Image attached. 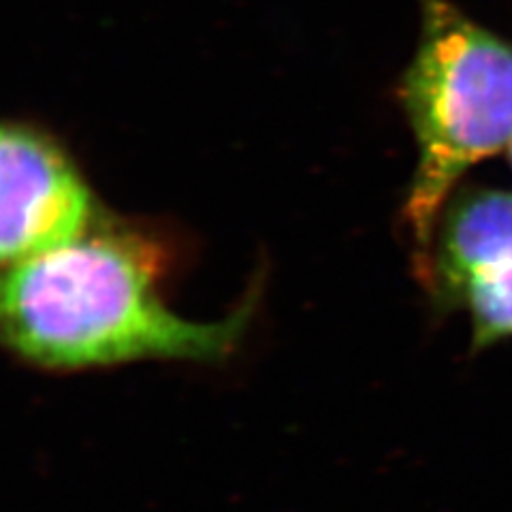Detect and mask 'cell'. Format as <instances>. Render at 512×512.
<instances>
[{"mask_svg": "<svg viewBox=\"0 0 512 512\" xmlns=\"http://www.w3.org/2000/svg\"><path fill=\"white\" fill-rule=\"evenodd\" d=\"M92 192L69 154L26 124L0 122V267L94 227Z\"/></svg>", "mask_w": 512, "mask_h": 512, "instance_id": "4", "label": "cell"}, {"mask_svg": "<svg viewBox=\"0 0 512 512\" xmlns=\"http://www.w3.org/2000/svg\"><path fill=\"white\" fill-rule=\"evenodd\" d=\"M508 158H510V167H512V143H510V148H508Z\"/></svg>", "mask_w": 512, "mask_h": 512, "instance_id": "5", "label": "cell"}, {"mask_svg": "<svg viewBox=\"0 0 512 512\" xmlns=\"http://www.w3.org/2000/svg\"><path fill=\"white\" fill-rule=\"evenodd\" d=\"M421 284L440 316H470L472 352L512 338V190L453 192Z\"/></svg>", "mask_w": 512, "mask_h": 512, "instance_id": "3", "label": "cell"}, {"mask_svg": "<svg viewBox=\"0 0 512 512\" xmlns=\"http://www.w3.org/2000/svg\"><path fill=\"white\" fill-rule=\"evenodd\" d=\"M419 3L421 32L399 101L416 146L404 224L423 282L440 214L459 180L512 143V43L451 0Z\"/></svg>", "mask_w": 512, "mask_h": 512, "instance_id": "2", "label": "cell"}, {"mask_svg": "<svg viewBox=\"0 0 512 512\" xmlns=\"http://www.w3.org/2000/svg\"><path fill=\"white\" fill-rule=\"evenodd\" d=\"M156 256L131 235L94 231L0 267V348L43 372L141 361L222 363L242 344L254 297L220 320L175 314Z\"/></svg>", "mask_w": 512, "mask_h": 512, "instance_id": "1", "label": "cell"}]
</instances>
